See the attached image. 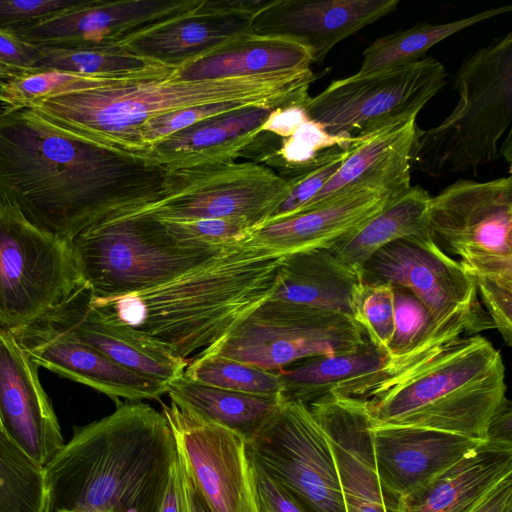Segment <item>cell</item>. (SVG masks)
I'll use <instances>...</instances> for the list:
<instances>
[{
	"label": "cell",
	"instance_id": "6da1fadb",
	"mask_svg": "<svg viewBox=\"0 0 512 512\" xmlns=\"http://www.w3.org/2000/svg\"><path fill=\"white\" fill-rule=\"evenodd\" d=\"M167 172L62 130L29 108H0V205L60 239L156 202Z\"/></svg>",
	"mask_w": 512,
	"mask_h": 512
},
{
	"label": "cell",
	"instance_id": "7a4b0ae2",
	"mask_svg": "<svg viewBox=\"0 0 512 512\" xmlns=\"http://www.w3.org/2000/svg\"><path fill=\"white\" fill-rule=\"evenodd\" d=\"M284 256L251 234L158 286L114 298L91 293V302L107 320L191 360L272 297Z\"/></svg>",
	"mask_w": 512,
	"mask_h": 512
},
{
	"label": "cell",
	"instance_id": "3957f363",
	"mask_svg": "<svg viewBox=\"0 0 512 512\" xmlns=\"http://www.w3.org/2000/svg\"><path fill=\"white\" fill-rule=\"evenodd\" d=\"M178 451L162 411L118 402L44 466L49 511L159 512Z\"/></svg>",
	"mask_w": 512,
	"mask_h": 512
},
{
	"label": "cell",
	"instance_id": "277c9868",
	"mask_svg": "<svg viewBox=\"0 0 512 512\" xmlns=\"http://www.w3.org/2000/svg\"><path fill=\"white\" fill-rule=\"evenodd\" d=\"M315 79L309 68L215 80H146L69 93L29 109L62 130L133 156L138 130L158 116L224 101L272 110L305 104Z\"/></svg>",
	"mask_w": 512,
	"mask_h": 512
},
{
	"label": "cell",
	"instance_id": "5b68a950",
	"mask_svg": "<svg viewBox=\"0 0 512 512\" xmlns=\"http://www.w3.org/2000/svg\"><path fill=\"white\" fill-rule=\"evenodd\" d=\"M505 397L500 351L475 334L445 344L363 400L371 428H425L485 441Z\"/></svg>",
	"mask_w": 512,
	"mask_h": 512
},
{
	"label": "cell",
	"instance_id": "8992f818",
	"mask_svg": "<svg viewBox=\"0 0 512 512\" xmlns=\"http://www.w3.org/2000/svg\"><path fill=\"white\" fill-rule=\"evenodd\" d=\"M459 100L439 125L417 129L411 166L432 177L473 171L500 157L512 123V32L478 49L454 78Z\"/></svg>",
	"mask_w": 512,
	"mask_h": 512
},
{
	"label": "cell",
	"instance_id": "52a82bcc",
	"mask_svg": "<svg viewBox=\"0 0 512 512\" xmlns=\"http://www.w3.org/2000/svg\"><path fill=\"white\" fill-rule=\"evenodd\" d=\"M68 242L82 282L97 298L158 286L225 248L180 241L161 220L147 214L106 216Z\"/></svg>",
	"mask_w": 512,
	"mask_h": 512
},
{
	"label": "cell",
	"instance_id": "ba28073f",
	"mask_svg": "<svg viewBox=\"0 0 512 512\" xmlns=\"http://www.w3.org/2000/svg\"><path fill=\"white\" fill-rule=\"evenodd\" d=\"M429 230L474 280H512V177L452 183L431 197Z\"/></svg>",
	"mask_w": 512,
	"mask_h": 512
},
{
	"label": "cell",
	"instance_id": "9c48e42d",
	"mask_svg": "<svg viewBox=\"0 0 512 512\" xmlns=\"http://www.w3.org/2000/svg\"><path fill=\"white\" fill-rule=\"evenodd\" d=\"M365 338L359 324L346 315L270 298L220 342L194 357L219 355L277 371L307 358L352 349Z\"/></svg>",
	"mask_w": 512,
	"mask_h": 512
},
{
	"label": "cell",
	"instance_id": "30bf717a",
	"mask_svg": "<svg viewBox=\"0 0 512 512\" xmlns=\"http://www.w3.org/2000/svg\"><path fill=\"white\" fill-rule=\"evenodd\" d=\"M82 284L68 241L0 205V327L43 318Z\"/></svg>",
	"mask_w": 512,
	"mask_h": 512
},
{
	"label": "cell",
	"instance_id": "8fae6325",
	"mask_svg": "<svg viewBox=\"0 0 512 512\" xmlns=\"http://www.w3.org/2000/svg\"><path fill=\"white\" fill-rule=\"evenodd\" d=\"M245 446L303 512H346L331 447L307 405L284 400Z\"/></svg>",
	"mask_w": 512,
	"mask_h": 512
},
{
	"label": "cell",
	"instance_id": "7c38bea8",
	"mask_svg": "<svg viewBox=\"0 0 512 512\" xmlns=\"http://www.w3.org/2000/svg\"><path fill=\"white\" fill-rule=\"evenodd\" d=\"M287 191V179L268 165L235 160L206 163L168 170L161 197L129 215L176 221L239 218L257 229Z\"/></svg>",
	"mask_w": 512,
	"mask_h": 512
},
{
	"label": "cell",
	"instance_id": "4fadbf2b",
	"mask_svg": "<svg viewBox=\"0 0 512 512\" xmlns=\"http://www.w3.org/2000/svg\"><path fill=\"white\" fill-rule=\"evenodd\" d=\"M447 72L432 57L365 75L333 80L309 97L310 119L332 135L357 136L392 119L418 114L446 84Z\"/></svg>",
	"mask_w": 512,
	"mask_h": 512
},
{
	"label": "cell",
	"instance_id": "5bb4252c",
	"mask_svg": "<svg viewBox=\"0 0 512 512\" xmlns=\"http://www.w3.org/2000/svg\"><path fill=\"white\" fill-rule=\"evenodd\" d=\"M365 284L386 283L411 292L444 327L466 336L495 329L482 307L474 278L432 237L394 241L378 250L360 273Z\"/></svg>",
	"mask_w": 512,
	"mask_h": 512
},
{
	"label": "cell",
	"instance_id": "9a60e30c",
	"mask_svg": "<svg viewBox=\"0 0 512 512\" xmlns=\"http://www.w3.org/2000/svg\"><path fill=\"white\" fill-rule=\"evenodd\" d=\"M161 407L183 465L210 512H257L245 438L173 402Z\"/></svg>",
	"mask_w": 512,
	"mask_h": 512
},
{
	"label": "cell",
	"instance_id": "2e32d148",
	"mask_svg": "<svg viewBox=\"0 0 512 512\" xmlns=\"http://www.w3.org/2000/svg\"><path fill=\"white\" fill-rule=\"evenodd\" d=\"M201 0H87L30 25L11 29L19 38L52 48L115 45L144 28L193 10Z\"/></svg>",
	"mask_w": 512,
	"mask_h": 512
},
{
	"label": "cell",
	"instance_id": "e0dca14e",
	"mask_svg": "<svg viewBox=\"0 0 512 512\" xmlns=\"http://www.w3.org/2000/svg\"><path fill=\"white\" fill-rule=\"evenodd\" d=\"M38 369L11 330L0 327V431L44 468L65 442Z\"/></svg>",
	"mask_w": 512,
	"mask_h": 512
},
{
	"label": "cell",
	"instance_id": "ac0fdd59",
	"mask_svg": "<svg viewBox=\"0 0 512 512\" xmlns=\"http://www.w3.org/2000/svg\"><path fill=\"white\" fill-rule=\"evenodd\" d=\"M38 366L85 384L116 401L159 400L167 385L127 369L45 320L10 329Z\"/></svg>",
	"mask_w": 512,
	"mask_h": 512
},
{
	"label": "cell",
	"instance_id": "d6986e66",
	"mask_svg": "<svg viewBox=\"0 0 512 512\" xmlns=\"http://www.w3.org/2000/svg\"><path fill=\"white\" fill-rule=\"evenodd\" d=\"M410 187V176L363 181L316 208L257 228L252 237L284 255L327 249Z\"/></svg>",
	"mask_w": 512,
	"mask_h": 512
},
{
	"label": "cell",
	"instance_id": "ffe728a7",
	"mask_svg": "<svg viewBox=\"0 0 512 512\" xmlns=\"http://www.w3.org/2000/svg\"><path fill=\"white\" fill-rule=\"evenodd\" d=\"M307 406L331 447L346 512H392L377 472L365 401L331 394Z\"/></svg>",
	"mask_w": 512,
	"mask_h": 512
},
{
	"label": "cell",
	"instance_id": "44dd1931",
	"mask_svg": "<svg viewBox=\"0 0 512 512\" xmlns=\"http://www.w3.org/2000/svg\"><path fill=\"white\" fill-rule=\"evenodd\" d=\"M399 0H269L253 18L252 32L306 45L321 63L341 41L393 12Z\"/></svg>",
	"mask_w": 512,
	"mask_h": 512
},
{
	"label": "cell",
	"instance_id": "7402d4cb",
	"mask_svg": "<svg viewBox=\"0 0 512 512\" xmlns=\"http://www.w3.org/2000/svg\"><path fill=\"white\" fill-rule=\"evenodd\" d=\"M41 319L119 365L166 385L183 375L190 361L173 356L126 325L107 320L92 304L85 284Z\"/></svg>",
	"mask_w": 512,
	"mask_h": 512
},
{
	"label": "cell",
	"instance_id": "603a6c76",
	"mask_svg": "<svg viewBox=\"0 0 512 512\" xmlns=\"http://www.w3.org/2000/svg\"><path fill=\"white\" fill-rule=\"evenodd\" d=\"M378 476L394 512L397 500L425 486L483 441L415 427L371 428Z\"/></svg>",
	"mask_w": 512,
	"mask_h": 512
},
{
	"label": "cell",
	"instance_id": "cb8c5ba5",
	"mask_svg": "<svg viewBox=\"0 0 512 512\" xmlns=\"http://www.w3.org/2000/svg\"><path fill=\"white\" fill-rule=\"evenodd\" d=\"M284 400L309 405L328 395L365 399L392 378L389 355L367 338L352 349L277 370Z\"/></svg>",
	"mask_w": 512,
	"mask_h": 512
},
{
	"label": "cell",
	"instance_id": "d4e9b609",
	"mask_svg": "<svg viewBox=\"0 0 512 512\" xmlns=\"http://www.w3.org/2000/svg\"><path fill=\"white\" fill-rule=\"evenodd\" d=\"M271 111L248 107L206 119L155 143L138 158L167 170L235 160L263 133Z\"/></svg>",
	"mask_w": 512,
	"mask_h": 512
},
{
	"label": "cell",
	"instance_id": "484cf974",
	"mask_svg": "<svg viewBox=\"0 0 512 512\" xmlns=\"http://www.w3.org/2000/svg\"><path fill=\"white\" fill-rule=\"evenodd\" d=\"M249 32L252 19L205 12L199 4L191 11L129 35L117 45L133 55L176 69Z\"/></svg>",
	"mask_w": 512,
	"mask_h": 512
},
{
	"label": "cell",
	"instance_id": "4316f807",
	"mask_svg": "<svg viewBox=\"0 0 512 512\" xmlns=\"http://www.w3.org/2000/svg\"><path fill=\"white\" fill-rule=\"evenodd\" d=\"M512 475V444L483 441L423 487L399 498L394 512H471Z\"/></svg>",
	"mask_w": 512,
	"mask_h": 512
},
{
	"label": "cell",
	"instance_id": "83f0119b",
	"mask_svg": "<svg viewBox=\"0 0 512 512\" xmlns=\"http://www.w3.org/2000/svg\"><path fill=\"white\" fill-rule=\"evenodd\" d=\"M417 115L398 117L357 135L349 156L301 212L316 208L363 181L410 176Z\"/></svg>",
	"mask_w": 512,
	"mask_h": 512
},
{
	"label": "cell",
	"instance_id": "f1b7e54d",
	"mask_svg": "<svg viewBox=\"0 0 512 512\" xmlns=\"http://www.w3.org/2000/svg\"><path fill=\"white\" fill-rule=\"evenodd\" d=\"M310 49L287 37L249 32L179 68L172 80L200 81L309 69Z\"/></svg>",
	"mask_w": 512,
	"mask_h": 512
},
{
	"label": "cell",
	"instance_id": "f546056e",
	"mask_svg": "<svg viewBox=\"0 0 512 512\" xmlns=\"http://www.w3.org/2000/svg\"><path fill=\"white\" fill-rule=\"evenodd\" d=\"M360 285V276L346 268L329 250L310 249L282 258L271 298L353 319Z\"/></svg>",
	"mask_w": 512,
	"mask_h": 512
},
{
	"label": "cell",
	"instance_id": "4dcf8cb0",
	"mask_svg": "<svg viewBox=\"0 0 512 512\" xmlns=\"http://www.w3.org/2000/svg\"><path fill=\"white\" fill-rule=\"evenodd\" d=\"M431 196L411 186L366 223L342 236L329 250L346 268L360 276L365 263L384 246L401 239L429 237Z\"/></svg>",
	"mask_w": 512,
	"mask_h": 512
},
{
	"label": "cell",
	"instance_id": "1f68e13d",
	"mask_svg": "<svg viewBox=\"0 0 512 512\" xmlns=\"http://www.w3.org/2000/svg\"><path fill=\"white\" fill-rule=\"evenodd\" d=\"M171 402L198 417L223 426L245 438L253 437L284 401L226 390L181 375L167 385Z\"/></svg>",
	"mask_w": 512,
	"mask_h": 512
},
{
	"label": "cell",
	"instance_id": "d6a6232c",
	"mask_svg": "<svg viewBox=\"0 0 512 512\" xmlns=\"http://www.w3.org/2000/svg\"><path fill=\"white\" fill-rule=\"evenodd\" d=\"M392 287L394 332L387 349L392 371V378L388 382L420 365L445 344L466 336L460 328L439 325L428 309L408 290Z\"/></svg>",
	"mask_w": 512,
	"mask_h": 512
},
{
	"label": "cell",
	"instance_id": "836d02e7",
	"mask_svg": "<svg viewBox=\"0 0 512 512\" xmlns=\"http://www.w3.org/2000/svg\"><path fill=\"white\" fill-rule=\"evenodd\" d=\"M512 10L511 5L487 9L458 20L439 23H418L374 40L363 52L360 69L365 75L416 62L434 45L466 28Z\"/></svg>",
	"mask_w": 512,
	"mask_h": 512
},
{
	"label": "cell",
	"instance_id": "e575fe53",
	"mask_svg": "<svg viewBox=\"0 0 512 512\" xmlns=\"http://www.w3.org/2000/svg\"><path fill=\"white\" fill-rule=\"evenodd\" d=\"M36 69H58L128 81L166 79L173 68L133 55L117 44L83 48L39 46Z\"/></svg>",
	"mask_w": 512,
	"mask_h": 512
},
{
	"label": "cell",
	"instance_id": "d590c367",
	"mask_svg": "<svg viewBox=\"0 0 512 512\" xmlns=\"http://www.w3.org/2000/svg\"><path fill=\"white\" fill-rule=\"evenodd\" d=\"M129 82L137 81L58 69H36L0 80V103L9 109L32 108L57 96Z\"/></svg>",
	"mask_w": 512,
	"mask_h": 512
},
{
	"label": "cell",
	"instance_id": "8d00e7d4",
	"mask_svg": "<svg viewBox=\"0 0 512 512\" xmlns=\"http://www.w3.org/2000/svg\"><path fill=\"white\" fill-rule=\"evenodd\" d=\"M0 512H50L44 468L1 431Z\"/></svg>",
	"mask_w": 512,
	"mask_h": 512
},
{
	"label": "cell",
	"instance_id": "74e56055",
	"mask_svg": "<svg viewBox=\"0 0 512 512\" xmlns=\"http://www.w3.org/2000/svg\"><path fill=\"white\" fill-rule=\"evenodd\" d=\"M184 375L199 383L226 390L283 398L278 371L264 370L219 355L192 358Z\"/></svg>",
	"mask_w": 512,
	"mask_h": 512
},
{
	"label": "cell",
	"instance_id": "f35d334b",
	"mask_svg": "<svg viewBox=\"0 0 512 512\" xmlns=\"http://www.w3.org/2000/svg\"><path fill=\"white\" fill-rule=\"evenodd\" d=\"M356 140L357 136L355 141L347 146L330 148L322 152L310 165L291 172V177L286 178L287 194L265 224L300 213L338 171L351 153Z\"/></svg>",
	"mask_w": 512,
	"mask_h": 512
},
{
	"label": "cell",
	"instance_id": "ab89813d",
	"mask_svg": "<svg viewBox=\"0 0 512 512\" xmlns=\"http://www.w3.org/2000/svg\"><path fill=\"white\" fill-rule=\"evenodd\" d=\"M353 319L366 338L387 353L394 332V292L390 284L361 282L354 301Z\"/></svg>",
	"mask_w": 512,
	"mask_h": 512
},
{
	"label": "cell",
	"instance_id": "60d3db41",
	"mask_svg": "<svg viewBox=\"0 0 512 512\" xmlns=\"http://www.w3.org/2000/svg\"><path fill=\"white\" fill-rule=\"evenodd\" d=\"M355 139L356 136L332 135L320 123L309 119L290 137L282 139L276 152L264 159H277L278 165L291 173L310 165L322 152L335 146H347Z\"/></svg>",
	"mask_w": 512,
	"mask_h": 512
},
{
	"label": "cell",
	"instance_id": "b9f144b4",
	"mask_svg": "<svg viewBox=\"0 0 512 512\" xmlns=\"http://www.w3.org/2000/svg\"><path fill=\"white\" fill-rule=\"evenodd\" d=\"M161 220L178 240L203 247L222 248L247 239L256 229L239 218H207L186 221Z\"/></svg>",
	"mask_w": 512,
	"mask_h": 512
},
{
	"label": "cell",
	"instance_id": "7bdbcfd3",
	"mask_svg": "<svg viewBox=\"0 0 512 512\" xmlns=\"http://www.w3.org/2000/svg\"><path fill=\"white\" fill-rule=\"evenodd\" d=\"M87 0H0V29L11 30L50 18Z\"/></svg>",
	"mask_w": 512,
	"mask_h": 512
},
{
	"label": "cell",
	"instance_id": "ee69618b",
	"mask_svg": "<svg viewBox=\"0 0 512 512\" xmlns=\"http://www.w3.org/2000/svg\"><path fill=\"white\" fill-rule=\"evenodd\" d=\"M478 295L507 346L512 342V280H475Z\"/></svg>",
	"mask_w": 512,
	"mask_h": 512
},
{
	"label": "cell",
	"instance_id": "f6af8a7d",
	"mask_svg": "<svg viewBox=\"0 0 512 512\" xmlns=\"http://www.w3.org/2000/svg\"><path fill=\"white\" fill-rule=\"evenodd\" d=\"M39 57L38 45L19 38L9 30L0 29V64L23 73L35 70Z\"/></svg>",
	"mask_w": 512,
	"mask_h": 512
},
{
	"label": "cell",
	"instance_id": "bcb514c9",
	"mask_svg": "<svg viewBox=\"0 0 512 512\" xmlns=\"http://www.w3.org/2000/svg\"><path fill=\"white\" fill-rule=\"evenodd\" d=\"M257 512H303L289 495L251 461Z\"/></svg>",
	"mask_w": 512,
	"mask_h": 512
},
{
	"label": "cell",
	"instance_id": "7dc6e473",
	"mask_svg": "<svg viewBox=\"0 0 512 512\" xmlns=\"http://www.w3.org/2000/svg\"><path fill=\"white\" fill-rule=\"evenodd\" d=\"M309 119L304 104L276 108L268 115L262 126V132L274 134L285 139L290 137Z\"/></svg>",
	"mask_w": 512,
	"mask_h": 512
},
{
	"label": "cell",
	"instance_id": "c3c4849f",
	"mask_svg": "<svg viewBox=\"0 0 512 512\" xmlns=\"http://www.w3.org/2000/svg\"><path fill=\"white\" fill-rule=\"evenodd\" d=\"M269 0H201L200 8L209 13L252 19Z\"/></svg>",
	"mask_w": 512,
	"mask_h": 512
},
{
	"label": "cell",
	"instance_id": "681fc988",
	"mask_svg": "<svg viewBox=\"0 0 512 512\" xmlns=\"http://www.w3.org/2000/svg\"><path fill=\"white\" fill-rule=\"evenodd\" d=\"M471 512H512V475L501 480Z\"/></svg>",
	"mask_w": 512,
	"mask_h": 512
},
{
	"label": "cell",
	"instance_id": "f907efd6",
	"mask_svg": "<svg viewBox=\"0 0 512 512\" xmlns=\"http://www.w3.org/2000/svg\"><path fill=\"white\" fill-rule=\"evenodd\" d=\"M511 435L512 408L510 400L505 397L490 419L486 440L512 444Z\"/></svg>",
	"mask_w": 512,
	"mask_h": 512
},
{
	"label": "cell",
	"instance_id": "816d5d0a",
	"mask_svg": "<svg viewBox=\"0 0 512 512\" xmlns=\"http://www.w3.org/2000/svg\"><path fill=\"white\" fill-rule=\"evenodd\" d=\"M159 512H184L178 454Z\"/></svg>",
	"mask_w": 512,
	"mask_h": 512
},
{
	"label": "cell",
	"instance_id": "f5cc1de1",
	"mask_svg": "<svg viewBox=\"0 0 512 512\" xmlns=\"http://www.w3.org/2000/svg\"><path fill=\"white\" fill-rule=\"evenodd\" d=\"M178 451V450H177ZM184 512H210L178 454Z\"/></svg>",
	"mask_w": 512,
	"mask_h": 512
},
{
	"label": "cell",
	"instance_id": "db71d44e",
	"mask_svg": "<svg viewBox=\"0 0 512 512\" xmlns=\"http://www.w3.org/2000/svg\"><path fill=\"white\" fill-rule=\"evenodd\" d=\"M18 74H21L19 72H17L16 70L12 69V68H9L3 64H0V79H7V78H11L15 75H18Z\"/></svg>",
	"mask_w": 512,
	"mask_h": 512
}]
</instances>
